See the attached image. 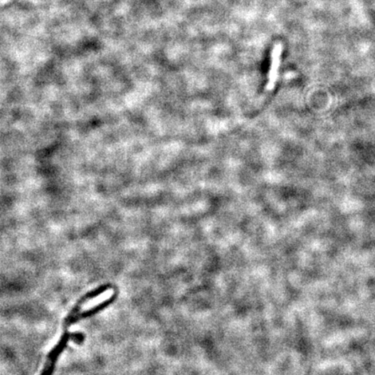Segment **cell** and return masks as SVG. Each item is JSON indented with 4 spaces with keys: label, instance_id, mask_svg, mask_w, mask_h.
I'll return each instance as SVG.
<instances>
[{
    "label": "cell",
    "instance_id": "1",
    "mask_svg": "<svg viewBox=\"0 0 375 375\" xmlns=\"http://www.w3.org/2000/svg\"><path fill=\"white\" fill-rule=\"evenodd\" d=\"M70 335H72V333L65 329V332L59 339L57 345H55L53 349L50 351L41 375L53 374L55 366H56L59 356L64 352L67 345H68V342L70 341Z\"/></svg>",
    "mask_w": 375,
    "mask_h": 375
},
{
    "label": "cell",
    "instance_id": "4",
    "mask_svg": "<svg viewBox=\"0 0 375 375\" xmlns=\"http://www.w3.org/2000/svg\"><path fill=\"white\" fill-rule=\"evenodd\" d=\"M112 284H102L100 287H96V289L89 291L88 293L83 295L82 297L78 300V302L75 304L73 309L70 311V313L67 315L66 318H72L74 315L80 313L82 306L84 305L85 302H89L90 300L94 299L95 297H97L98 295L105 293V292L112 289Z\"/></svg>",
    "mask_w": 375,
    "mask_h": 375
},
{
    "label": "cell",
    "instance_id": "5",
    "mask_svg": "<svg viewBox=\"0 0 375 375\" xmlns=\"http://www.w3.org/2000/svg\"><path fill=\"white\" fill-rule=\"evenodd\" d=\"M85 334L80 332H74L72 333V335H70V341L77 343L78 345L83 344V343L85 342Z\"/></svg>",
    "mask_w": 375,
    "mask_h": 375
},
{
    "label": "cell",
    "instance_id": "2",
    "mask_svg": "<svg viewBox=\"0 0 375 375\" xmlns=\"http://www.w3.org/2000/svg\"><path fill=\"white\" fill-rule=\"evenodd\" d=\"M117 297V293L116 292V293L110 296L109 299L105 300V302H102L98 304V305L92 307V309L84 312H80V313L74 315V317L72 318H65L64 322V329H67L70 326H72L73 324H75V323L81 321V319L92 317L93 315L100 313V311L104 310L106 309V307H108L110 304H112L114 302H115Z\"/></svg>",
    "mask_w": 375,
    "mask_h": 375
},
{
    "label": "cell",
    "instance_id": "3",
    "mask_svg": "<svg viewBox=\"0 0 375 375\" xmlns=\"http://www.w3.org/2000/svg\"><path fill=\"white\" fill-rule=\"evenodd\" d=\"M282 51V47L278 43V45L275 46L273 51H272L271 65L270 73H268V81L267 84L268 90H273L276 81H278L279 67L280 64H281Z\"/></svg>",
    "mask_w": 375,
    "mask_h": 375
}]
</instances>
